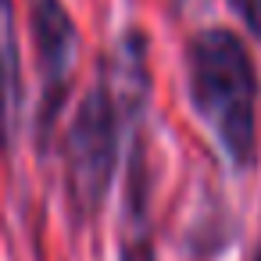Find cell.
Segmentation results:
<instances>
[{
	"label": "cell",
	"mask_w": 261,
	"mask_h": 261,
	"mask_svg": "<svg viewBox=\"0 0 261 261\" xmlns=\"http://www.w3.org/2000/svg\"><path fill=\"white\" fill-rule=\"evenodd\" d=\"M254 261H261V250H257V257H254Z\"/></svg>",
	"instance_id": "7"
},
{
	"label": "cell",
	"mask_w": 261,
	"mask_h": 261,
	"mask_svg": "<svg viewBox=\"0 0 261 261\" xmlns=\"http://www.w3.org/2000/svg\"><path fill=\"white\" fill-rule=\"evenodd\" d=\"M186 93L193 115L207 125L222 154L236 172L257 165V100L261 83L247 43L225 29L211 25L186 43Z\"/></svg>",
	"instance_id": "2"
},
{
	"label": "cell",
	"mask_w": 261,
	"mask_h": 261,
	"mask_svg": "<svg viewBox=\"0 0 261 261\" xmlns=\"http://www.w3.org/2000/svg\"><path fill=\"white\" fill-rule=\"evenodd\" d=\"M150 104V50L143 29H125L97 61V75L75 104L61 140V186L72 222L83 229L104 211L125 136H136Z\"/></svg>",
	"instance_id": "1"
},
{
	"label": "cell",
	"mask_w": 261,
	"mask_h": 261,
	"mask_svg": "<svg viewBox=\"0 0 261 261\" xmlns=\"http://www.w3.org/2000/svg\"><path fill=\"white\" fill-rule=\"evenodd\" d=\"M118 261H158L154 250V218H150V168L143 133L133 140L129 175H125V207L118 229Z\"/></svg>",
	"instance_id": "4"
},
{
	"label": "cell",
	"mask_w": 261,
	"mask_h": 261,
	"mask_svg": "<svg viewBox=\"0 0 261 261\" xmlns=\"http://www.w3.org/2000/svg\"><path fill=\"white\" fill-rule=\"evenodd\" d=\"M225 4L232 8V15H240L247 33L254 40H261V0H225Z\"/></svg>",
	"instance_id": "6"
},
{
	"label": "cell",
	"mask_w": 261,
	"mask_h": 261,
	"mask_svg": "<svg viewBox=\"0 0 261 261\" xmlns=\"http://www.w3.org/2000/svg\"><path fill=\"white\" fill-rule=\"evenodd\" d=\"M29 33H33V47H36V75H40L36 140H40V147H47L58 129L61 108L68 100L75 68H79V29L61 0H33Z\"/></svg>",
	"instance_id": "3"
},
{
	"label": "cell",
	"mask_w": 261,
	"mask_h": 261,
	"mask_svg": "<svg viewBox=\"0 0 261 261\" xmlns=\"http://www.w3.org/2000/svg\"><path fill=\"white\" fill-rule=\"evenodd\" d=\"M25 111V79H22V47L15 0H0V154L11 158L18 147Z\"/></svg>",
	"instance_id": "5"
}]
</instances>
